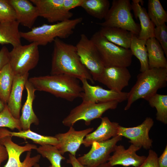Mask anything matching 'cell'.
Returning a JSON list of instances; mask_svg holds the SVG:
<instances>
[{"mask_svg": "<svg viewBox=\"0 0 167 167\" xmlns=\"http://www.w3.org/2000/svg\"><path fill=\"white\" fill-rule=\"evenodd\" d=\"M8 135L6 132V128H0V167L2 162L8 158V154L5 147L2 145L0 141L1 139L3 137Z\"/></svg>", "mask_w": 167, "mask_h": 167, "instance_id": "cell-37", "label": "cell"}, {"mask_svg": "<svg viewBox=\"0 0 167 167\" xmlns=\"http://www.w3.org/2000/svg\"><path fill=\"white\" fill-rule=\"evenodd\" d=\"M146 40L139 39L133 35L132 37L130 49L132 55L139 60L140 64V71L142 72L149 69Z\"/></svg>", "mask_w": 167, "mask_h": 167, "instance_id": "cell-26", "label": "cell"}, {"mask_svg": "<svg viewBox=\"0 0 167 167\" xmlns=\"http://www.w3.org/2000/svg\"><path fill=\"white\" fill-rule=\"evenodd\" d=\"M81 17L55 24L34 27L28 32H20L21 38L28 41L45 46L54 42L56 38L66 39L73 34L76 27L82 21Z\"/></svg>", "mask_w": 167, "mask_h": 167, "instance_id": "cell-4", "label": "cell"}, {"mask_svg": "<svg viewBox=\"0 0 167 167\" xmlns=\"http://www.w3.org/2000/svg\"><path fill=\"white\" fill-rule=\"evenodd\" d=\"M90 39L96 46L105 67H127L131 64L133 55L130 49L110 42L99 31L95 32Z\"/></svg>", "mask_w": 167, "mask_h": 167, "instance_id": "cell-5", "label": "cell"}, {"mask_svg": "<svg viewBox=\"0 0 167 167\" xmlns=\"http://www.w3.org/2000/svg\"><path fill=\"white\" fill-rule=\"evenodd\" d=\"M15 13L16 20L19 24L32 28L39 16L36 7L28 0H8Z\"/></svg>", "mask_w": 167, "mask_h": 167, "instance_id": "cell-19", "label": "cell"}, {"mask_svg": "<svg viewBox=\"0 0 167 167\" xmlns=\"http://www.w3.org/2000/svg\"><path fill=\"white\" fill-rule=\"evenodd\" d=\"M143 1L142 0H133L131 4L135 17L139 19L140 30L138 36L141 39L147 40L154 37L155 25L149 18L146 9L142 6Z\"/></svg>", "mask_w": 167, "mask_h": 167, "instance_id": "cell-21", "label": "cell"}, {"mask_svg": "<svg viewBox=\"0 0 167 167\" xmlns=\"http://www.w3.org/2000/svg\"><path fill=\"white\" fill-rule=\"evenodd\" d=\"M7 134L11 136H15L24 139H30L34 143L41 146L48 144L56 146L58 141L54 136H46L41 135L32 131L30 129L19 131V132L10 131L6 129Z\"/></svg>", "mask_w": 167, "mask_h": 167, "instance_id": "cell-29", "label": "cell"}, {"mask_svg": "<svg viewBox=\"0 0 167 167\" xmlns=\"http://www.w3.org/2000/svg\"><path fill=\"white\" fill-rule=\"evenodd\" d=\"M43 157L46 158L51 165L48 167H62L61 162L65 158L61 154L55 146L46 144L40 146L36 149Z\"/></svg>", "mask_w": 167, "mask_h": 167, "instance_id": "cell-32", "label": "cell"}, {"mask_svg": "<svg viewBox=\"0 0 167 167\" xmlns=\"http://www.w3.org/2000/svg\"><path fill=\"white\" fill-rule=\"evenodd\" d=\"M29 75V73H28L23 75H15L6 104L11 114L17 119L20 118L22 93L26 83L28 79Z\"/></svg>", "mask_w": 167, "mask_h": 167, "instance_id": "cell-20", "label": "cell"}, {"mask_svg": "<svg viewBox=\"0 0 167 167\" xmlns=\"http://www.w3.org/2000/svg\"><path fill=\"white\" fill-rule=\"evenodd\" d=\"M99 126L94 131L87 134L82 144L85 147H89L94 142H100L109 140L118 135L120 125L117 122H111L107 117H101Z\"/></svg>", "mask_w": 167, "mask_h": 167, "instance_id": "cell-18", "label": "cell"}, {"mask_svg": "<svg viewBox=\"0 0 167 167\" xmlns=\"http://www.w3.org/2000/svg\"><path fill=\"white\" fill-rule=\"evenodd\" d=\"M148 15L156 27L165 24L167 22V13L159 0H149Z\"/></svg>", "mask_w": 167, "mask_h": 167, "instance_id": "cell-31", "label": "cell"}, {"mask_svg": "<svg viewBox=\"0 0 167 167\" xmlns=\"http://www.w3.org/2000/svg\"><path fill=\"white\" fill-rule=\"evenodd\" d=\"M93 130V127H90L76 131L73 126L70 127L66 132L58 133L54 136L58 141V144L55 146L62 155L68 152L75 156L76 152L82 144L86 136Z\"/></svg>", "mask_w": 167, "mask_h": 167, "instance_id": "cell-16", "label": "cell"}, {"mask_svg": "<svg viewBox=\"0 0 167 167\" xmlns=\"http://www.w3.org/2000/svg\"><path fill=\"white\" fill-rule=\"evenodd\" d=\"M16 20L15 11L8 0H0V22Z\"/></svg>", "mask_w": 167, "mask_h": 167, "instance_id": "cell-34", "label": "cell"}, {"mask_svg": "<svg viewBox=\"0 0 167 167\" xmlns=\"http://www.w3.org/2000/svg\"><path fill=\"white\" fill-rule=\"evenodd\" d=\"M67 163L71 164L72 167H87L81 164L77 160L75 156L69 153V159L67 160Z\"/></svg>", "mask_w": 167, "mask_h": 167, "instance_id": "cell-41", "label": "cell"}, {"mask_svg": "<svg viewBox=\"0 0 167 167\" xmlns=\"http://www.w3.org/2000/svg\"><path fill=\"white\" fill-rule=\"evenodd\" d=\"M131 76L127 67L106 66L96 81L105 85L110 90L121 92L129 85Z\"/></svg>", "mask_w": 167, "mask_h": 167, "instance_id": "cell-15", "label": "cell"}, {"mask_svg": "<svg viewBox=\"0 0 167 167\" xmlns=\"http://www.w3.org/2000/svg\"><path fill=\"white\" fill-rule=\"evenodd\" d=\"M27 92V97L22 110V114L19 119L22 130L30 129L32 124L38 125L39 120L34 113L33 108V102L35 99V92L36 90L28 79L25 85Z\"/></svg>", "mask_w": 167, "mask_h": 167, "instance_id": "cell-22", "label": "cell"}, {"mask_svg": "<svg viewBox=\"0 0 167 167\" xmlns=\"http://www.w3.org/2000/svg\"><path fill=\"white\" fill-rule=\"evenodd\" d=\"M154 123L153 119L148 117L141 124L136 126L126 127L119 125L118 135L129 139L131 144L149 149L152 147L153 142L149 137V133Z\"/></svg>", "mask_w": 167, "mask_h": 167, "instance_id": "cell-13", "label": "cell"}, {"mask_svg": "<svg viewBox=\"0 0 167 167\" xmlns=\"http://www.w3.org/2000/svg\"><path fill=\"white\" fill-rule=\"evenodd\" d=\"M149 69L167 68V61L163 50L154 37L146 40Z\"/></svg>", "mask_w": 167, "mask_h": 167, "instance_id": "cell-23", "label": "cell"}, {"mask_svg": "<svg viewBox=\"0 0 167 167\" xmlns=\"http://www.w3.org/2000/svg\"><path fill=\"white\" fill-rule=\"evenodd\" d=\"M6 105L0 99V113L4 109Z\"/></svg>", "mask_w": 167, "mask_h": 167, "instance_id": "cell-43", "label": "cell"}, {"mask_svg": "<svg viewBox=\"0 0 167 167\" xmlns=\"http://www.w3.org/2000/svg\"><path fill=\"white\" fill-rule=\"evenodd\" d=\"M81 7L90 15L101 20L108 13L110 2L108 0H84Z\"/></svg>", "mask_w": 167, "mask_h": 167, "instance_id": "cell-27", "label": "cell"}, {"mask_svg": "<svg viewBox=\"0 0 167 167\" xmlns=\"http://www.w3.org/2000/svg\"><path fill=\"white\" fill-rule=\"evenodd\" d=\"M141 148L132 144L127 149L123 145H116L108 162L112 167L119 165L125 167H138L146 158L144 156H139L136 154V152Z\"/></svg>", "mask_w": 167, "mask_h": 167, "instance_id": "cell-17", "label": "cell"}, {"mask_svg": "<svg viewBox=\"0 0 167 167\" xmlns=\"http://www.w3.org/2000/svg\"><path fill=\"white\" fill-rule=\"evenodd\" d=\"M150 105L155 108L157 112L156 119L162 123L167 124V95L156 93L145 100Z\"/></svg>", "mask_w": 167, "mask_h": 167, "instance_id": "cell-30", "label": "cell"}, {"mask_svg": "<svg viewBox=\"0 0 167 167\" xmlns=\"http://www.w3.org/2000/svg\"><path fill=\"white\" fill-rule=\"evenodd\" d=\"M158 158L156 152L152 150H149L145 160L138 167H159Z\"/></svg>", "mask_w": 167, "mask_h": 167, "instance_id": "cell-36", "label": "cell"}, {"mask_svg": "<svg viewBox=\"0 0 167 167\" xmlns=\"http://www.w3.org/2000/svg\"><path fill=\"white\" fill-rule=\"evenodd\" d=\"M11 137L9 135L1 139V143L8 154V161L4 167H32L39 162L40 155L31 156V151L37 148L36 145L28 143L20 146L14 142Z\"/></svg>", "mask_w": 167, "mask_h": 167, "instance_id": "cell-8", "label": "cell"}, {"mask_svg": "<svg viewBox=\"0 0 167 167\" xmlns=\"http://www.w3.org/2000/svg\"><path fill=\"white\" fill-rule=\"evenodd\" d=\"M19 24L16 20L0 22V44H11L13 47L22 45Z\"/></svg>", "mask_w": 167, "mask_h": 167, "instance_id": "cell-25", "label": "cell"}, {"mask_svg": "<svg viewBox=\"0 0 167 167\" xmlns=\"http://www.w3.org/2000/svg\"><path fill=\"white\" fill-rule=\"evenodd\" d=\"M37 8L39 16L50 23H57L71 19L73 14L66 11L64 0H30Z\"/></svg>", "mask_w": 167, "mask_h": 167, "instance_id": "cell-14", "label": "cell"}, {"mask_svg": "<svg viewBox=\"0 0 167 167\" xmlns=\"http://www.w3.org/2000/svg\"><path fill=\"white\" fill-rule=\"evenodd\" d=\"M80 80L83 91L81 97L82 103H98L116 101L119 103L127 100V92H117L105 89L99 85H92L85 79Z\"/></svg>", "mask_w": 167, "mask_h": 167, "instance_id": "cell-12", "label": "cell"}, {"mask_svg": "<svg viewBox=\"0 0 167 167\" xmlns=\"http://www.w3.org/2000/svg\"><path fill=\"white\" fill-rule=\"evenodd\" d=\"M119 102L116 101L98 103H82L73 109L62 121L63 124L69 127L80 120H84L88 126L91 121L101 118L102 114L109 109H116Z\"/></svg>", "mask_w": 167, "mask_h": 167, "instance_id": "cell-7", "label": "cell"}, {"mask_svg": "<svg viewBox=\"0 0 167 167\" xmlns=\"http://www.w3.org/2000/svg\"><path fill=\"white\" fill-rule=\"evenodd\" d=\"M83 64L88 71L94 81H96L105 66L95 45L84 34H82L75 45Z\"/></svg>", "mask_w": 167, "mask_h": 167, "instance_id": "cell-10", "label": "cell"}, {"mask_svg": "<svg viewBox=\"0 0 167 167\" xmlns=\"http://www.w3.org/2000/svg\"><path fill=\"white\" fill-rule=\"evenodd\" d=\"M101 33L110 42L123 48L129 49L134 35L122 28L113 27H101Z\"/></svg>", "mask_w": 167, "mask_h": 167, "instance_id": "cell-24", "label": "cell"}, {"mask_svg": "<svg viewBox=\"0 0 167 167\" xmlns=\"http://www.w3.org/2000/svg\"><path fill=\"white\" fill-rule=\"evenodd\" d=\"M129 0H113L104 22L96 24L101 27H113L126 30L138 36L140 26L134 20Z\"/></svg>", "mask_w": 167, "mask_h": 167, "instance_id": "cell-6", "label": "cell"}, {"mask_svg": "<svg viewBox=\"0 0 167 167\" xmlns=\"http://www.w3.org/2000/svg\"><path fill=\"white\" fill-rule=\"evenodd\" d=\"M97 167H112L109 162L102 164Z\"/></svg>", "mask_w": 167, "mask_h": 167, "instance_id": "cell-42", "label": "cell"}, {"mask_svg": "<svg viewBox=\"0 0 167 167\" xmlns=\"http://www.w3.org/2000/svg\"><path fill=\"white\" fill-rule=\"evenodd\" d=\"M38 46L32 42L13 47L10 52L9 63L15 75L28 73L36 66L39 58Z\"/></svg>", "mask_w": 167, "mask_h": 167, "instance_id": "cell-9", "label": "cell"}, {"mask_svg": "<svg viewBox=\"0 0 167 167\" xmlns=\"http://www.w3.org/2000/svg\"><path fill=\"white\" fill-rule=\"evenodd\" d=\"M154 37L161 45L167 57V27L165 24L155 28Z\"/></svg>", "mask_w": 167, "mask_h": 167, "instance_id": "cell-35", "label": "cell"}, {"mask_svg": "<svg viewBox=\"0 0 167 167\" xmlns=\"http://www.w3.org/2000/svg\"><path fill=\"white\" fill-rule=\"evenodd\" d=\"M28 80L36 90L48 92L70 101L81 98L83 92L78 79L66 75L34 77Z\"/></svg>", "mask_w": 167, "mask_h": 167, "instance_id": "cell-2", "label": "cell"}, {"mask_svg": "<svg viewBox=\"0 0 167 167\" xmlns=\"http://www.w3.org/2000/svg\"><path fill=\"white\" fill-rule=\"evenodd\" d=\"M122 137L117 135L106 141L94 142L89 151L77 159L87 167H97L106 163L108 161L111 153L114 152L117 143L122 140Z\"/></svg>", "mask_w": 167, "mask_h": 167, "instance_id": "cell-11", "label": "cell"}, {"mask_svg": "<svg viewBox=\"0 0 167 167\" xmlns=\"http://www.w3.org/2000/svg\"><path fill=\"white\" fill-rule=\"evenodd\" d=\"M10 51L6 46H3L0 50V71L10 61Z\"/></svg>", "mask_w": 167, "mask_h": 167, "instance_id": "cell-38", "label": "cell"}, {"mask_svg": "<svg viewBox=\"0 0 167 167\" xmlns=\"http://www.w3.org/2000/svg\"><path fill=\"white\" fill-rule=\"evenodd\" d=\"M84 0H64L63 6L66 10L68 11L75 8L81 6Z\"/></svg>", "mask_w": 167, "mask_h": 167, "instance_id": "cell-39", "label": "cell"}, {"mask_svg": "<svg viewBox=\"0 0 167 167\" xmlns=\"http://www.w3.org/2000/svg\"><path fill=\"white\" fill-rule=\"evenodd\" d=\"M15 74L9 62L0 71V99L6 104Z\"/></svg>", "mask_w": 167, "mask_h": 167, "instance_id": "cell-28", "label": "cell"}, {"mask_svg": "<svg viewBox=\"0 0 167 167\" xmlns=\"http://www.w3.org/2000/svg\"><path fill=\"white\" fill-rule=\"evenodd\" d=\"M33 167H40V166L39 164L36 163L33 166Z\"/></svg>", "mask_w": 167, "mask_h": 167, "instance_id": "cell-44", "label": "cell"}, {"mask_svg": "<svg viewBox=\"0 0 167 167\" xmlns=\"http://www.w3.org/2000/svg\"><path fill=\"white\" fill-rule=\"evenodd\" d=\"M54 43L51 75H66L79 80L85 79L94 83L91 75L80 60L75 46L58 38Z\"/></svg>", "mask_w": 167, "mask_h": 167, "instance_id": "cell-1", "label": "cell"}, {"mask_svg": "<svg viewBox=\"0 0 167 167\" xmlns=\"http://www.w3.org/2000/svg\"><path fill=\"white\" fill-rule=\"evenodd\" d=\"M159 167H167V145L162 154L158 158Z\"/></svg>", "mask_w": 167, "mask_h": 167, "instance_id": "cell-40", "label": "cell"}, {"mask_svg": "<svg viewBox=\"0 0 167 167\" xmlns=\"http://www.w3.org/2000/svg\"><path fill=\"white\" fill-rule=\"evenodd\" d=\"M7 127L11 130H22L19 119L15 118L8 109L7 105L0 113V128Z\"/></svg>", "mask_w": 167, "mask_h": 167, "instance_id": "cell-33", "label": "cell"}, {"mask_svg": "<svg viewBox=\"0 0 167 167\" xmlns=\"http://www.w3.org/2000/svg\"><path fill=\"white\" fill-rule=\"evenodd\" d=\"M167 68L148 69L141 72L137 81L128 92L127 103L124 110L129 109L138 100L147 98L157 93L158 90L166 86Z\"/></svg>", "mask_w": 167, "mask_h": 167, "instance_id": "cell-3", "label": "cell"}]
</instances>
